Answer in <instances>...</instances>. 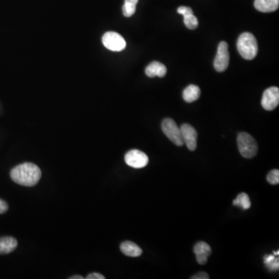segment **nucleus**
I'll list each match as a JSON object with an SVG mask.
<instances>
[{
  "label": "nucleus",
  "instance_id": "aec40b11",
  "mask_svg": "<svg viewBox=\"0 0 279 279\" xmlns=\"http://www.w3.org/2000/svg\"><path fill=\"white\" fill-rule=\"evenodd\" d=\"M267 181L272 185H278L279 183V171L278 169H274L268 174Z\"/></svg>",
  "mask_w": 279,
  "mask_h": 279
},
{
  "label": "nucleus",
  "instance_id": "9d476101",
  "mask_svg": "<svg viewBox=\"0 0 279 279\" xmlns=\"http://www.w3.org/2000/svg\"><path fill=\"white\" fill-rule=\"evenodd\" d=\"M194 253L196 254V261L199 265H203L208 262V258L212 253V249L206 242H198L194 247Z\"/></svg>",
  "mask_w": 279,
  "mask_h": 279
},
{
  "label": "nucleus",
  "instance_id": "ddd939ff",
  "mask_svg": "<svg viewBox=\"0 0 279 279\" xmlns=\"http://www.w3.org/2000/svg\"><path fill=\"white\" fill-rule=\"evenodd\" d=\"M120 251L126 256L137 258L142 254V249L131 241H124L120 244Z\"/></svg>",
  "mask_w": 279,
  "mask_h": 279
},
{
  "label": "nucleus",
  "instance_id": "7ed1b4c3",
  "mask_svg": "<svg viewBox=\"0 0 279 279\" xmlns=\"http://www.w3.org/2000/svg\"><path fill=\"white\" fill-rule=\"evenodd\" d=\"M237 145L240 155L245 159H252L258 153V144L249 133L242 132L237 136Z\"/></svg>",
  "mask_w": 279,
  "mask_h": 279
},
{
  "label": "nucleus",
  "instance_id": "5701e85b",
  "mask_svg": "<svg viewBox=\"0 0 279 279\" xmlns=\"http://www.w3.org/2000/svg\"><path fill=\"white\" fill-rule=\"evenodd\" d=\"M9 206L7 203H5L4 200L0 199V214H4L5 212L7 211Z\"/></svg>",
  "mask_w": 279,
  "mask_h": 279
},
{
  "label": "nucleus",
  "instance_id": "f3484780",
  "mask_svg": "<svg viewBox=\"0 0 279 279\" xmlns=\"http://www.w3.org/2000/svg\"><path fill=\"white\" fill-rule=\"evenodd\" d=\"M138 0H125L123 6V13L126 17H130L135 13L136 5Z\"/></svg>",
  "mask_w": 279,
  "mask_h": 279
},
{
  "label": "nucleus",
  "instance_id": "4468645a",
  "mask_svg": "<svg viewBox=\"0 0 279 279\" xmlns=\"http://www.w3.org/2000/svg\"><path fill=\"white\" fill-rule=\"evenodd\" d=\"M17 240L12 236H4L0 238V254L13 252L17 247Z\"/></svg>",
  "mask_w": 279,
  "mask_h": 279
},
{
  "label": "nucleus",
  "instance_id": "f257e3e1",
  "mask_svg": "<svg viewBox=\"0 0 279 279\" xmlns=\"http://www.w3.org/2000/svg\"><path fill=\"white\" fill-rule=\"evenodd\" d=\"M10 176L16 184L31 187L37 185L41 179V171L34 164L23 163L12 169Z\"/></svg>",
  "mask_w": 279,
  "mask_h": 279
},
{
  "label": "nucleus",
  "instance_id": "2eb2a0df",
  "mask_svg": "<svg viewBox=\"0 0 279 279\" xmlns=\"http://www.w3.org/2000/svg\"><path fill=\"white\" fill-rule=\"evenodd\" d=\"M200 95H201V91L199 86L189 85L183 91L182 96L186 103H190L196 101L200 97Z\"/></svg>",
  "mask_w": 279,
  "mask_h": 279
},
{
  "label": "nucleus",
  "instance_id": "412c9836",
  "mask_svg": "<svg viewBox=\"0 0 279 279\" xmlns=\"http://www.w3.org/2000/svg\"><path fill=\"white\" fill-rule=\"evenodd\" d=\"M192 12H193L192 9L190 7H187V6H180L178 9V13L182 15V16L186 14V13H192Z\"/></svg>",
  "mask_w": 279,
  "mask_h": 279
},
{
  "label": "nucleus",
  "instance_id": "423d86ee",
  "mask_svg": "<svg viewBox=\"0 0 279 279\" xmlns=\"http://www.w3.org/2000/svg\"><path fill=\"white\" fill-rule=\"evenodd\" d=\"M125 162L133 168H142L148 166V155L139 150H131L125 155Z\"/></svg>",
  "mask_w": 279,
  "mask_h": 279
},
{
  "label": "nucleus",
  "instance_id": "f03ea898",
  "mask_svg": "<svg viewBox=\"0 0 279 279\" xmlns=\"http://www.w3.org/2000/svg\"><path fill=\"white\" fill-rule=\"evenodd\" d=\"M236 46L239 54L246 60H253L258 55V42L251 33H243L239 37Z\"/></svg>",
  "mask_w": 279,
  "mask_h": 279
},
{
  "label": "nucleus",
  "instance_id": "a211bd4d",
  "mask_svg": "<svg viewBox=\"0 0 279 279\" xmlns=\"http://www.w3.org/2000/svg\"><path fill=\"white\" fill-rule=\"evenodd\" d=\"M183 17L184 23L187 28L190 29V30H195L197 28L199 21H198L197 17L194 15L193 12L183 15Z\"/></svg>",
  "mask_w": 279,
  "mask_h": 279
},
{
  "label": "nucleus",
  "instance_id": "0eeeda50",
  "mask_svg": "<svg viewBox=\"0 0 279 279\" xmlns=\"http://www.w3.org/2000/svg\"><path fill=\"white\" fill-rule=\"evenodd\" d=\"M229 62V54L228 52V45L222 41L217 49V56L214 60V68L218 72L226 71Z\"/></svg>",
  "mask_w": 279,
  "mask_h": 279
},
{
  "label": "nucleus",
  "instance_id": "6e6552de",
  "mask_svg": "<svg viewBox=\"0 0 279 279\" xmlns=\"http://www.w3.org/2000/svg\"><path fill=\"white\" fill-rule=\"evenodd\" d=\"M279 104V89L278 87H270L264 92L262 106L265 111H274Z\"/></svg>",
  "mask_w": 279,
  "mask_h": 279
},
{
  "label": "nucleus",
  "instance_id": "4be33fe9",
  "mask_svg": "<svg viewBox=\"0 0 279 279\" xmlns=\"http://www.w3.org/2000/svg\"><path fill=\"white\" fill-rule=\"evenodd\" d=\"M192 279H209L210 276L206 272H199L198 274L195 275L191 278Z\"/></svg>",
  "mask_w": 279,
  "mask_h": 279
},
{
  "label": "nucleus",
  "instance_id": "6ab92c4d",
  "mask_svg": "<svg viewBox=\"0 0 279 279\" xmlns=\"http://www.w3.org/2000/svg\"><path fill=\"white\" fill-rule=\"evenodd\" d=\"M264 262L269 271L279 270V258H276L274 255H265L264 258Z\"/></svg>",
  "mask_w": 279,
  "mask_h": 279
},
{
  "label": "nucleus",
  "instance_id": "39448f33",
  "mask_svg": "<svg viewBox=\"0 0 279 279\" xmlns=\"http://www.w3.org/2000/svg\"><path fill=\"white\" fill-rule=\"evenodd\" d=\"M103 44L107 49L112 52H121L126 48V43L124 38L116 32L106 33L103 35Z\"/></svg>",
  "mask_w": 279,
  "mask_h": 279
},
{
  "label": "nucleus",
  "instance_id": "9b49d317",
  "mask_svg": "<svg viewBox=\"0 0 279 279\" xmlns=\"http://www.w3.org/2000/svg\"><path fill=\"white\" fill-rule=\"evenodd\" d=\"M279 6V0H255L254 7L262 13H272L277 10Z\"/></svg>",
  "mask_w": 279,
  "mask_h": 279
},
{
  "label": "nucleus",
  "instance_id": "f8f14e48",
  "mask_svg": "<svg viewBox=\"0 0 279 279\" xmlns=\"http://www.w3.org/2000/svg\"><path fill=\"white\" fill-rule=\"evenodd\" d=\"M167 73V68L166 65L159 61H153L151 64H148L146 69H145V74L149 78H154V77H162L166 76Z\"/></svg>",
  "mask_w": 279,
  "mask_h": 279
},
{
  "label": "nucleus",
  "instance_id": "1a4fd4ad",
  "mask_svg": "<svg viewBox=\"0 0 279 279\" xmlns=\"http://www.w3.org/2000/svg\"><path fill=\"white\" fill-rule=\"evenodd\" d=\"M180 129L184 144H185L189 151H195L197 148V132L196 129L188 123L181 125Z\"/></svg>",
  "mask_w": 279,
  "mask_h": 279
},
{
  "label": "nucleus",
  "instance_id": "20e7f679",
  "mask_svg": "<svg viewBox=\"0 0 279 279\" xmlns=\"http://www.w3.org/2000/svg\"><path fill=\"white\" fill-rule=\"evenodd\" d=\"M162 128L164 133L171 142L174 143L178 147L183 145L184 141L182 136H181V129L178 127L174 119H171V118L164 119L162 122Z\"/></svg>",
  "mask_w": 279,
  "mask_h": 279
},
{
  "label": "nucleus",
  "instance_id": "393cba45",
  "mask_svg": "<svg viewBox=\"0 0 279 279\" xmlns=\"http://www.w3.org/2000/svg\"><path fill=\"white\" fill-rule=\"evenodd\" d=\"M70 279H83L84 278L80 276H75L69 278Z\"/></svg>",
  "mask_w": 279,
  "mask_h": 279
},
{
  "label": "nucleus",
  "instance_id": "b1692460",
  "mask_svg": "<svg viewBox=\"0 0 279 279\" xmlns=\"http://www.w3.org/2000/svg\"><path fill=\"white\" fill-rule=\"evenodd\" d=\"M87 279H105V277L103 276V275L100 274V273H92V274H89V276L86 277Z\"/></svg>",
  "mask_w": 279,
  "mask_h": 279
},
{
  "label": "nucleus",
  "instance_id": "dca6fc26",
  "mask_svg": "<svg viewBox=\"0 0 279 279\" xmlns=\"http://www.w3.org/2000/svg\"><path fill=\"white\" fill-rule=\"evenodd\" d=\"M234 206H240L243 210H248L251 206V199L247 193L239 194L236 199L233 201Z\"/></svg>",
  "mask_w": 279,
  "mask_h": 279
}]
</instances>
